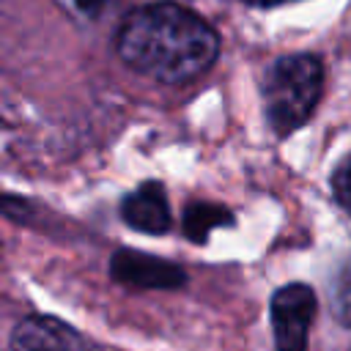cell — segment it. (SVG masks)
<instances>
[{"mask_svg":"<svg viewBox=\"0 0 351 351\" xmlns=\"http://www.w3.org/2000/svg\"><path fill=\"white\" fill-rule=\"evenodd\" d=\"M315 310L318 299L307 282H288L271 293L269 315L277 351H307Z\"/></svg>","mask_w":351,"mask_h":351,"instance_id":"obj_3","label":"cell"},{"mask_svg":"<svg viewBox=\"0 0 351 351\" xmlns=\"http://www.w3.org/2000/svg\"><path fill=\"white\" fill-rule=\"evenodd\" d=\"M74 3H77L82 11H88V14H96L99 8H104V5H107V3H112V0H74Z\"/></svg>","mask_w":351,"mask_h":351,"instance_id":"obj_10","label":"cell"},{"mask_svg":"<svg viewBox=\"0 0 351 351\" xmlns=\"http://www.w3.org/2000/svg\"><path fill=\"white\" fill-rule=\"evenodd\" d=\"M332 195L343 206V211L351 214V154L343 156L332 173Z\"/></svg>","mask_w":351,"mask_h":351,"instance_id":"obj_9","label":"cell"},{"mask_svg":"<svg viewBox=\"0 0 351 351\" xmlns=\"http://www.w3.org/2000/svg\"><path fill=\"white\" fill-rule=\"evenodd\" d=\"M236 225V217L228 206L222 203H208V200H197V203H189L184 208V217H181V228H184V236L195 244H206L211 230L217 228H233Z\"/></svg>","mask_w":351,"mask_h":351,"instance_id":"obj_7","label":"cell"},{"mask_svg":"<svg viewBox=\"0 0 351 351\" xmlns=\"http://www.w3.org/2000/svg\"><path fill=\"white\" fill-rule=\"evenodd\" d=\"M324 93V63L310 52L282 55L263 74L266 123L277 137L304 126Z\"/></svg>","mask_w":351,"mask_h":351,"instance_id":"obj_2","label":"cell"},{"mask_svg":"<svg viewBox=\"0 0 351 351\" xmlns=\"http://www.w3.org/2000/svg\"><path fill=\"white\" fill-rule=\"evenodd\" d=\"M332 310L335 318L351 329V263L340 271L337 282H335V293H332Z\"/></svg>","mask_w":351,"mask_h":351,"instance_id":"obj_8","label":"cell"},{"mask_svg":"<svg viewBox=\"0 0 351 351\" xmlns=\"http://www.w3.org/2000/svg\"><path fill=\"white\" fill-rule=\"evenodd\" d=\"M110 274L121 285L156 288V291L181 288L186 282V271L178 263L140 252V250H126V247L110 258Z\"/></svg>","mask_w":351,"mask_h":351,"instance_id":"obj_4","label":"cell"},{"mask_svg":"<svg viewBox=\"0 0 351 351\" xmlns=\"http://www.w3.org/2000/svg\"><path fill=\"white\" fill-rule=\"evenodd\" d=\"M121 219L145 236H162L170 230V203L167 192L159 181H143L137 189L123 195L121 200Z\"/></svg>","mask_w":351,"mask_h":351,"instance_id":"obj_6","label":"cell"},{"mask_svg":"<svg viewBox=\"0 0 351 351\" xmlns=\"http://www.w3.org/2000/svg\"><path fill=\"white\" fill-rule=\"evenodd\" d=\"M11 351H88V343L60 318L27 315L11 332Z\"/></svg>","mask_w":351,"mask_h":351,"instance_id":"obj_5","label":"cell"},{"mask_svg":"<svg viewBox=\"0 0 351 351\" xmlns=\"http://www.w3.org/2000/svg\"><path fill=\"white\" fill-rule=\"evenodd\" d=\"M115 52L129 69L165 85H181L214 66L219 36L200 14L165 0L123 16Z\"/></svg>","mask_w":351,"mask_h":351,"instance_id":"obj_1","label":"cell"},{"mask_svg":"<svg viewBox=\"0 0 351 351\" xmlns=\"http://www.w3.org/2000/svg\"><path fill=\"white\" fill-rule=\"evenodd\" d=\"M247 5H263V8H269V5H280V3H291V0H244Z\"/></svg>","mask_w":351,"mask_h":351,"instance_id":"obj_11","label":"cell"}]
</instances>
